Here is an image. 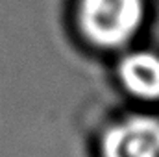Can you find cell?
Masks as SVG:
<instances>
[{"instance_id":"6da1fadb","label":"cell","mask_w":159,"mask_h":157,"mask_svg":"<svg viewBox=\"0 0 159 157\" xmlns=\"http://www.w3.org/2000/svg\"><path fill=\"white\" fill-rule=\"evenodd\" d=\"M76 26L91 46L128 50L148 19L146 0H76Z\"/></svg>"},{"instance_id":"7a4b0ae2","label":"cell","mask_w":159,"mask_h":157,"mask_svg":"<svg viewBox=\"0 0 159 157\" xmlns=\"http://www.w3.org/2000/svg\"><path fill=\"white\" fill-rule=\"evenodd\" d=\"M100 157H159V117L129 113L106 126Z\"/></svg>"},{"instance_id":"3957f363","label":"cell","mask_w":159,"mask_h":157,"mask_svg":"<svg viewBox=\"0 0 159 157\" xmlns=\"http://www.w3.org/2000/svg\"><path fill=\"white\" fill-rule=\"evenodd\" d=\"M117 83L133 100L159 102V52L150 48H128L117 61Z\"/></svg>"}]
</instances>
